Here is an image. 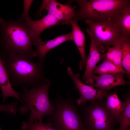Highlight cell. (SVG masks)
I'll return each instance as SVG.
<instances>
[{"mask_svg":"<svg viewBox=\"0 0 130 130\" xmlns=\"http://www.w3.org/2000/svg\"><path fill=\"white\" fill-rule=\"evenodd\" d=\"M1 57L12 85L33 87L46 80L44 79L43 62L35 63L31 57L13 53Z\"/></svg>","mask_w":130,"mask_h":130,"instance_id":"6da1fadb","label":"cell"},{"mask_svg":"<svg viewBox=\"0 0 130 130\" xmlns=\"http://www.w3.org/2000/svg\"><path fill=\"white\" fill-rule=\"evenodd\" d=\"M0 24L1 55L13 53L35 57L32 47L34 39L25 20L0 18Z\"/></svg>","mask_w":130,"mask_h":130,"instance_id":"7a4b0ae2","label":"cell"},{"mask_svg":"<svg viewBox=\"0 0 130 130\" xmlns=\"http://www.w3.org/2000/svg\"><path fill=\"white\" fill-rule=\"evenodd\" d=\"M50 84V80H46L40 85L32 87L30 90L23 87V93L21 95L22 101L26 103L20 107L19 110L22 114L30 111L28 121L38 120L42 122L44 116L52 114L55 107L51 103L48 97Z\"/></svg>","mask_w":130,"mask_h":130,"instance_id":"3957f363","label":"cell"},{"mask_svg":"<svg viewBox=\"0 0 130 130\" xmlns=\"http://www.w3.org/2000/svg\"><path fill=\"white\" fill-rule=\"evenodd\" d=\"M79 6L73 19L78 21L85 19L101 21L119 14L125 7L130 5L129 0H76Z\"/></svg>","mask_w":130,"mask_h":130,"instance_id":"277c9868","label":"cell"},{"mask_svg":"<svg viewBox=\"0 0 130 130\" xmlns=\"http://www.w3.org/2000/svg\"><path fill=\"white\" fill-rule=\"evenodd\" d=\"M55 109L48 119L57 130H86L73 99H63L59 94L55 100Z\"/></svg>","mask_w":130,"mask_h":130,"instance_id":"5b68a950","label":"cell"},{"mask_svg":"<svg viewBox=\"0 0 130 130\" xmlns=\"http://www.w3.org/2000/svg\"><path fill=\"white\" fill-rule=\"evenodd\" d=\"M97 100L84 106L81 117L86 130H113L117 120L106 107L105 101Z\"/></svg>","mask_w":130,"mask_h":130,"instance_id":"8992f818","label":"cell"},{"mask_svg":"<svg viewBox=\"0 0 130 130\" xmlns=\"http://www.w3.org/2000/svg\"><path fill=\"white\" fill-rule=\"evenodd\" d=\"M111 18L101 21L85 19L93 34L96 47L99 52H104L107 48L121 41L123 39L119 29Z\"/></svg>","mask_w":130,"mask_h":130,"instance_id":"52a82bcc","label":"cell"},{"mask_svg":"<svg viewBox=\"0 0 130 130\" xmlns=\"http://www.w3.org/2000/svg\"><path fill=\"white\" fill-rule=\"evenodd\" d=\"M72 1H69L67 4H64L55 0H43L37 15L38 17L41 16L43 10H45L48 13L64 21L67 24H69L70 21L73 19L76 11V6L71 5Z\"/></svg>","mask_w":130,"mask_h":130,"instance_id":"ba28073f","label":"cell"},{"mask_svg":"<svg viewBox=\"0 0 130 130\" xmlns=\"http://www.w3.org/2000/svg\"><path fill=\"white\" fill-rule=\"evenodd\" d=\"M67 72L79 93L80 98L76 101L78 105H85L88 101H92L102 100L106 98L108 95L107 91L96 89L82 83L80 79L79 74L74 73L70 67H68Z\"/></svg>","mask_w":130,"mask_h":130,"instance_id":"9c48e42d","label":"cell"},{"mask_svg":"<svg viewBox=\"0 0 130 130\" xmlns=\"http://www.w3.org/2000/svg\"><path fill=\"white\" fill-rule=\"evenodd\" d=\"M25 22L34 39L40 38L41 34L45 29L65 23L64 21L59 20L52 15L48 13L40 19L36 20L32 19L29 15L26 18Z\"/></svg>","mask_w":130,"mask_h":130,"instance_id":"30bf717a","label":"cell"},{"mask_svg":"<svg viewBox=\"0 0 130 130\" xmlns=\"http://www.w3.org/2000/svg\"><path fill=\"white\" fill-rule=\"evenodd\" d=\"M73 40L72 32L46 41H43L40 38L34 40L33 45L37 46L34 50L35 57H38L39 61L43 62L47 53L52 49L64 42Z\"/></svg>","mask_w":130,"mask_h":130,"instance_id":"8fae6325","label":"cell"},{"mask_svg":"<svg viewBox=\"0 0 130 130\" xmlns=\"http://www.w3.org/2000/svg\"><path fill=\"white\" fill-rule=\"evenodd\" d=\"M89 34L91 39V45L89 55L87 58L86 62V68L83 79L85 80L86 84H93L94 82L92 78L93 70L97 64L103 58V55L97 49L95 45L92 31L89 27L85 30Z\"/></svg>","mask_w":130,"mask_h":130,"instance_id":"7c38bea8","label":"cell"},{"mask_svg":"<svg viewBox=\"0 0 130 130\" xmlns=\"http://www.w3.org/2000/svg\"><path fill=\"white\" fill-rule=\"evenodd\" d=\"M123 73L106 74L99 76L92 75V78L96 83L91 86L105 91H109L111 89L119 85H124L129 82L124 78Z\"/></svg>","mask_w":130,"mask_h":130,"instance_id":"4fadbf2b","label":"cell"},{"mask_svg":"<svg viewBox=\"0 0 130 130\" xmlns=\"http://www.w3.org/2000/svg\"><path fill=\"white\" fill-rule=\"evenodd\" d=\"M0 87L2 92L3 102H4L6 98L12 97L23 102L20 97L21 94L16 91L13 88L8 78L5 67L4 62L0 57Z\"/></svg>","mask_w":130,"mask_h":130,"instance_id":"5bb4252c","label":"cell"},{"mask_svg":"<svg viewBox=\"0 0 130 130\" xmlns=\"http://www.w3.org/2000/svg\"><path fill=\"white\" fill-rule=\"evenodd\" d=\"M72 28V33L73 41H74L80 52L82 60L79 64L80 69L86 65L87 59L85 51V37L78 24V21L72 19L69 22Z\"/></svg>","mask_w":130,"mask_h":130,"instance_id":"9a60e30c","label":"cell"},{"mask_svg":"<svg viewBox=\"0 0 130 130\" xmlns=\"http://www.w3.org/2000/svg\"><path fill=\"white\" fill-rule=\"evenodd\" d=\"M123 38L130 39V5L124 8L117 15L111 18Z\"/></svg>","mask_w":130,"mask_h":130,"instance_id":"2e32d148","label":"cell"},{"mask_svg":"<svg viewBox=\"0 0 130 130\" xmlns=\"http://www.w3.org/2000/svg\"><path fill=\"white\" fill-rule=\"evenodd\" d=\"M105 98L106 107L116 118L118 123L120 114L125 107L124 102L120 100L115 92L108 94Z\"/></svg>","mask_w":130,"mask_h":130,"instance_id":"e0dca14e","label":"cell"},{"mask_svg":"<svg viewBox=\"0 0 130 130\" xmlns=\"http://www.w3.org/2000/svg\"><path fill=\"white\" fill-rule=\"evenodd\" d=\"M122 40L114 45L113 47L107 48V52L103 55L105 57V59L119 67H122Z\"/></svg>","mask_w":130,"mask_h":130,"instance_id":"ac0fdd59","label":"cell"},{"mask_svg":"<svg viewBox=\"0 0 130 130\" xmlns=\"http://www.w3.org/2000/svg\"><path fill=\"white\" fill-rule=\"evenodd\" d=\"M123 73L128 75L127 72L122 67H117L105 59L100 65L96 66L92 72V75L98 74L99 75L106 74Z\"/></svg>","mask_w":130,"mask_h":130,"instance_id":"d6986e66","label":"cell"},{"mask_svg":"<svg viewBox=\"0 0 130 130\" xmlns=\"http://www.w3.org/2000/svg\"><path fill=\"white\" fill-rule=\"evenodd\" d=\"M125 106L121 113L118 123L120 126L118 130H127L130 125V96L129 93L124 97Z\"/></svg>","mask_w":130,"mask_h":130,"instance_id":"ffe728a7","label":"cell"},{"mask_svg":"<svg viewBox=\"0 0 130 130\" xmlns=\"http://www.w3.org/2000/svg\"><path fill=\"white\" fill-rule=\"evenodd\" d=\"M122 50V67L128 74L130 78V39L123 38L121 43Z\"/></svg>","mask_w":130,"mask_h":130,"instance_id":"44dd1931","label":"cell"},{"mask_svg":"<svg viewBox=\"0 0 130 130\" xmlns=\"http://www.w3.org/2000/svg\"><path fill=\"white\" fill-rule=\"evenodd\" d=\"M22 130H57L49 121L46 123L37 121L24 122L21 126Z\"/></svg>","mask_w":130,"mask_h":130,"instance_id":"7402d4cb","label":"cell"},{"mask_svg":"<svg viewBox=\"0 0 130 130\" xmlns=\"http://www.w3.org/2000/svg\"><path fill=\"white\" fill-rule=\"evenodd\" d=\"M17 109V104L12 102L6 105H0V111L12 114H15Z\"/></svg>","mask_w":130,"mask_h":130,"instance_id":"603a6c76","label":"cell"},{"mask_svg":"<svg viewBox=\"0 0 130 130\" xmlns=\"http://www.w3.org/2000/svg\"><path fill=\"white\" fill-rule=\"evenodd\" d=\"M33 0H24V11L21 18L25 21L26 18L29 15V12Z\"/></svg>","mask_w":130,"mask_h":130,"instance_id":"cb8c5ba5","label":"cell"},{"mask_svg":"<svg viewBox=\"0 0 130 130\" xmlns=\"http://www.w3.org/2000/svg\"><path fill=\"white\" fill-rule=\"evenodd\" d=\"M127 130H130V128H129Z\"/></svg>","mask_w":130,"mask_h":130,"instance_id":"d4e9b609","label":"cell"},{"mask_svg":"<svg viewBox=\"0 0 130 130\" xmlns=\"http://www.w3.org/2000/svg\"><path fill=\"white\" fill-rule=\"evenodd\" d=\"M0 130H1L0 128Z\"/></svg>","mask_w":130,"mask_h":130,"instance_id":"484cf974","label":"cell"}]
</instances>
